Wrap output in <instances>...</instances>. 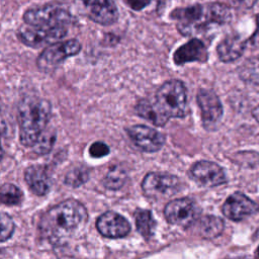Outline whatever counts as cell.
I'll return each instance as SVG.
<instances>
[{"label": "cell", "mask_w": 259, "mask_h": 259, "mask_svg": "<svg viewBox=\"0 0 259 259\" xmlns=\"http://www.w3.org/2000/svg\"><path fill=\"white\" fill-rule=\"evenodd\" d=\"M134 217L136 221L137 231L140 233V235L146 240L151 239L154 235L156 227V221L154 220L151 210L145 208H138L135 211Z\"/></svg>", "instance_id": "ffe728a7"}, {"label": "cell", "mask_w": 259, "mask_h": 259, "mask_svg": "<svg viewBox=\"0 0 259 259\" xmlns=\"http://www.w3.org/2000/svg\"><path fill=\"white\" fill-rule=\"evenodd\" d=\"M196 101L201 112L202 125L207 131L218 128L223 117V105L214 91L210 89H199Z\"/></svg>", "instance_id": "8fae6325"}, {"label": "cell", "mask_w": 259, "mask_h": 259, "mask_svg": "<svg viewBox=\"0 0 259 259\" xmlns=\"http://www.w3.org/2000/svg\"><path fill=\"white\" fill-rule=\"evenodd\" d=\"M96 229L105 238L118 239L125 237L131 232V224L121 214L108 210L98 217Z\"/></svg>", "instance_id": "5bb4252c"}, {"label": "cell", "mask_w": 259, "mask_h": 259, "mask_svg": "<svg viewBox=\"0 0 259 259\" xmlns=\"http://www.w3.org/2000/svg\"><path fill=\"white\" fill-rule=\"evenodd\" d=\"M110 149L104 142L97 141L90 145L89 154L92 158H102L109 154Z\"/></svg>", "instance_id": "4316f807"}, {"label": "cell", "mask_w": 259, "mask_h": 259, "mask_svg": "<svg viewBox=\"0 0 259 259\" xmlns=\"http://www.w3.org/2000/svg\"><path fill=\"white\" fill-rule=\"evenodd\" d=\"M56 134L53 130H45V132L40 135L34 146L32 147L33 151L39 155H44L51 151L53 144L55 142Z\"/></svg>", "instance_id": "d4e9b609"}, {"label": "cell", "mask_w": 259, "mask_h": 259, "mask_svg": "<svg viewBox=\"0 0 259 259\" xmlns=\"http://www.w3.org/2000/svg\"><path fill=\"white\" fill-rule=\"evenodd\" d=\"M164 215L169 224L188 228L198 218L199 209L196 203L188 197L175 198L166 204Z\"/></svg>", "instance_id": "9c48e42d"}, {"label": "cell", "mask_w": 259, "mask_h": 259, "mask_svg": "<svg viewBox=\"0 0 259 259\" xmlns=\"http://www.w3.org/2000/svg\"><path fill=\"white\" fill-rule=\"evenodd\" d=\"M19 139L24 147H33L47 128L51 117V104L41 97L26 96L18 104Z\"/></svg>", "instance_id": "3957f363"}, {"label": "cell", "mask_w": 259, "mask_h": 259, "mask_svg": "<svg viewBox=\"0 0 259 259\" xmlns=\"http://www.w3.org/2000/svg\"><path fill=\"white\" fill-rule=\"evenodd\" d=\"M88 213L78 200L69 198L50 207L39 219L40 237L52 245L65 243L86 223Z\"/></svg>", "instance_id": "6da1fadb"}, {"label": "cell", "mask_w": 259, "mask_h": 259, "mask_svg": "<svg viewBox=\"0 0 259 259\" xmlns=\"http://www.w3.org/2000/svg\"><path fill=\"white\" fill-rule=\"evenodd\" d=\"M256 20H257V28L255 32L252 34V36L249 38V42L253 48L259 49V14L256 17Z\"/></svg>", "instance_id": "f1b7e54d"}, {"label": "cell", "mask_w": 259, "mask_h": 259, "mask_svg": "<svg viewBox=\"0 0 259 259\" xmlns=\"http://www.w3.org/2000/svg\"><path fill=\"white\" fill-rule=\"evenodd\" d=\"M171 18L177 21V29L183 35L198 33L209 24H224L231 19L230 8L221 3L195 4L188 7L176 8Z\"/></svg>", "instance_id": "7a4b0ae2"}, {"label": "cell", "mask_w": 259, "mask_h": 259, "mask_svg": "<svg viewBox=\"0 0 259 259\" xmlns=\"http://www.w3.org/2000/svg\"><path fill=\"white\" fill-rule=\"evenodd\" d=\"M125 132L132 142L143 152H158L165 144L163 134L145 124L132 125L127 127Z\"/></svg>", "instance_id": "7c38bea8"}, {"label": "cell", "mask_w": 259, "mask_h": 259, "mask_svg": "<svg viewBox=\"0 0 259 259\" xmlns=\"http://www.w3.org/2000/svg\"><path fill=\"white\" fill-rule=\"evenodd\" d=\"M156 103L169 118L184 117L187 108V91L180 80L164 82L156 92Z\"/></svg>", "instance_id": "277c9868"}, {"label": "cell", "mask_w": 259, "mask_h": 259, "mask_svg": "<svg viewBox=\"0 0 259 259\" xmlns=\"http://www.w3.org/2000/svg\"><path fill=\"white\" fill-rule=\"evenodd\" d=\"M224 226V221L221 218L215 215H205L200 221V235L205 239L217 238L223 233Z\"/></svg>", "instance_id": "44dd1931"}, {"label": "cell", "mask_w": 259, "mask_h": 259, "mask_svg": "<svg viewBox=\"0 0 259 259\" xmlns=\"http://www.w3.org/2000/svg\"><path fill=\"white\" fill-rule=\"evenodd\" d=\"M245 46V40L238 34H230L226 36L217 48L220 60L225 63L237 60L242 56Z\"/></svg>", "instance_id": "ac0fdd59"}, {"label": "cell", "mask_w": 259, "mask_h": 259, "mask_svg": "<svg viewBox=\"0 0 259 259\" xmlns=\"http://www.w3.org/2000/svg\"><path fill=\"white\" fill-rule=\"evenodd\" d=\"M136 112L139 116L151 121L157 126L166 124L169 117H167L159 108L156 101L149 99H141L136 105Z\"/></svg>", "instance_id": "d6986e66"}, {"label": "cell", "mask_w": 259, "mask_h": 259, "mask_svg": "<svg viewBox=\"0 0 259 259\" xmlns=\"http://www.w3.org/2000/svg\"><path fill=\"white\" fill-rule=\"evenodd\" d=\"M127 180V172L119 165H115L109 169L102 179V184L109 190L120 189Z\"/></svg>", "instance_id": "7402d4cb"}, {"label": "cell", "mask_w": 259, "mask_h": 259, "mask_svg": "<svg viewBox=\"0 0 259 259\" xmlns=\"http://www.w3.org/2000/svg\"><path fill=\"white\" fill-rule=\"evenodd\" d=\"M1 202L5 205L19 204L23 199L22 191L12 183H4L0 191Z\"/></svg>", "instance_id": "cb8c5ba5"}, {"label": "cell", "mask_w": 259, "mask_h": 259, "mask_svg": "<svg viewBox=\"0 0 259 259\" xmlns=\"http://www.w3.org/2000/svg\"><path fill=\"white\" fill-rule=\"evenodd\" d=\"M24 180L30 190L38 195H46L52 186V181L48 170L42 165H31L24 171Z\"/></svg>", "instance_id": "e0dca14e"}, {"label": "cell", "mask_w": 259, "mask_h": 259, "mask_svg": "<svg viewBox=\"0 0 259 259\" xmlns=\"http://www.w3.org/2000/svg\"><path fill=\"white\" fill-rule=\"evenodd\" d=\"M72 19L70 12L59 5L30 8L23 14L24 23L38 26H67Z\"/></svg>", "instance_id": "ba28073f"}, {"label": "cell", "mask_w": 259, "mask_h": 259, "mask_svg": "<svg viewBox=\"0 0 259 259\" xmlns=\"http://www.w3.org/2000/svg\"><path fill=\"white\" fill-rule=\"evenodd\" d=\"M257 253H258V256H259V247H258V249H257Z\"/></svg>", "instance_id": "1f68e13d"}, {"label": "cell", "mask_w": 259, "mask_h": 259, "mask_svg": "<svg viewBox=\"0 0 259 259\" xmlns=\"http://www.w3.org/2000/svg\"><path fill=\"white\" fill-rule=\"evenodd\" d=\"M257 0H232L235 6L240 8H251Z\"/></svg>", "instance_id": "f546056e"}, {"label": "cell", "mask_w": 259, "mask_h": 259, "mask_svg": "<svg viewBox=\"0 0 259 259\" xmlns=\"http://www.w3.org/2000/svg\"><path fill=\"white\" fill-rule=\"evenodd\" d=\"M89 169L84 165L72 167L64 177V183L71 187H79L86 183L89 179Z\"/></svg>", "instance_id": "603a6c76"}, {"label": "cell", "mask_w": 259, "mask_h": 259, "mask_svg": "<svg viewBox=\"0 0 259 259\" xmlns=\"http://www.w3.org/2000/svg\"><path fill=\"white\" fill-rule=\"evenodd\" d=\"M143 193L153 199H162L177 193L181 188L179 178L164 172H149L141 184Z\"/></svg>", "instance_id": "52a82bcc"}, {"label": "cell", "mask_w": 259, "mask_h": 259, "mask_svg": "<svg viewBox=\"0 0 259 259\" xmlns=\"http://www.w3.org/2000/svg\"><path fill=\"white\" fill-rule=\"evenodd\" d=\"M222 210L226 218L232 221H242L256 211V205L242 192H235L226 199Z\"/></svg>", "instance_id": "9a60e30c"}, {"label": "cell", "mask_w": 259, "mask_h": 259, "mask_svg": "<svg viewBox=\"0 0 259 259\" xmlns=\"http://www.w3.org/2000/svg\"><path fill=\"white\" fill-rule=\"evenodd\" d=\"M80 51L81 44L75 38L54 42L46 47L37 57V68L42 72H51L59 67L67 58L77 55Z\"/></svg>", "instance_id": "8992f818"}, {"label": "cell", "mask_w": 259, "mask_h": 259, "mask_svg": "<svg viewBox=\"0 0 259 259\" xmlns=\"http://www.w3.org/2000/svg\"><path fill=\"white\" fill-rule=\"evenodd\" d=\"M125 1L127 5L135 10H141L151 2V0H125Z\"/></svg>", "instance_id": "83f0119b"}, {"label": "cell", "mask_w": 259, "mask_h": 259, "mask_svg": "<svg viewBox=\"0 0 259 259\" xmlns=\"http://www.w3.org/2000/svg\"><path fill=\"white\" fill-rule=\"evenodd\" d=\"M67 26H38L24 24L17 30L18 39L27 47H48L67 35Z\"/></svg>", "instance_id": "5b68a950"}, {"label": "cell", "mask_w": 259, "mask_h": 259, "mask_svg": "<svg viewBox=\"0 0 259 259\" xmlns=\"http://www.w3.org/2000/svg\"><path fill=\"white\" fill-rule=\"evenodd\" d=\"M252 114H253L254 118H255V119L258 121V123H259V105L253 109Z\"/></svg>", "instance_id": "4dcf8cb0"}, {"label": "cell", "mask_w": 259, "mask_h": 259, "mask_svg": "<svg viewBox=\"0 0 259 259\" xmlns=\"http://www.w3.org/2000/svg\"><path fill=\"white\" fill-rule=\"evenodd\" d=\"M77 7L92 21L111 25L118 19V10L113 0H75Z\"/></svg>", "instance_id": "30bf717a"}, {"label": "cell", "mask_w": 259, "mask_h": 259, "mask_svg": "<svg viewBox=\"0 0 259 259\" xmlns=\"http://www.w3.org/2000/svg\"><path fill=\"white\" fill-rule=\"evenodd\" d=\"M14 230H15V225L12 218L7 213L2 212L1 213V242L3 243L6 240H8L12 236Z\"/></svg>", "instance_id": "484cf974"}, {"label": "cell", "mask_w": 259, "mask_h": 259, "mask_svg": "<svg viewBox=\"0 0 259 259\" xmlns=\"http://www.w3.org/2000/svg\"><path fill=\"white\" fill-rule=\"evenodd\" d=\"M190 177L199 185L204 187H215L227 182L224 169L211 161H198L189 169Z\"/></svg>", "instance_id": "4fadbf2b"}, {"label": "cell", "mask_w": 259, "mask_h": 259, "mask_svg": "<svg viewBox=\"0 0 259 259\" xmlns=\"http://www.w3.org/2000/svg\"><path fill=\"white\" fill-rule=\"evenodd\" d=\"M206 60V48L198 38H192L186 44L182 45L175 51L173 55V61L178 66H182L190 62H205Z\"/></svg>", "instance_id": "2e32d148"}]
</instances>
